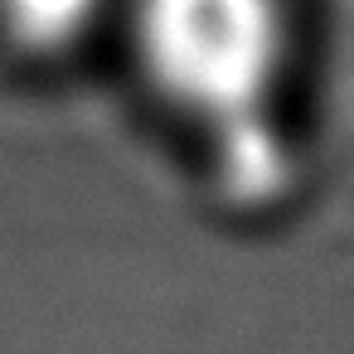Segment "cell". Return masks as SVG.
<instances>
[{"mask_svg": "<svg viewBox=\"0 0 354 354\" xmlns=\"http://www.w3.org/2000/svg\"><path fill=\"white\" fill-rule=\"evenodd\" d=\"M136 44L156 88L214 127L223 180L267 199L286 180V146L267 122L286 54L281 0H136Z\"/></svg>", "mask_w": 354, "mask_h": 354, "instance_id": "6da1fadb", "label": "cell"}, {"mask_svg": "<svg viewBox=\"0 0 354 354\" xmlns=\"http://www.w3.org/2000/svg\"><path fill=\"white\" fill-rule=\"evenodd\" d=\"M97 10L102 0H0V25L25 49H64L93 25Z\"/></svg>", "mask_w": 354, "mask_h": 354, "instance_id": "7a4b0ae2", "label": "cell"}]
</instances>
